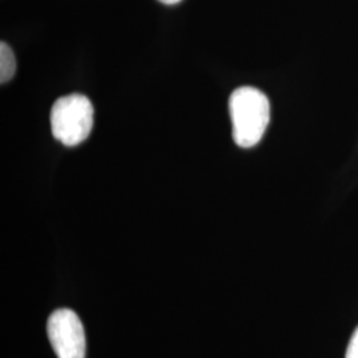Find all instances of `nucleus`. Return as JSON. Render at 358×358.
<instances>
[{"mask_svg": "<svg viewBox=\"0 0 358 358\" xmlns=\"http://www.w3.org/2000/svg\"><path fill=\"white\" fill-rule=\"evenodd\" d=\"M229 108L235 143L243 149L255 146L269 124L271 108L267 96L252 87H242L232 92Z\"/></svg>", "mask_w": 358, "mask_h": 358, "instance_id": "1", "label": "nucleus"}, {"mask_svg": "<svg viewBox=\"0 0 358 358\" xmlns=\"http://www.w3.org/2000/svg\"><path fill=\"white\" fill-rule=\"evenodd\" d=\"M93 113V105L83 94L75 93L56 100L51 110L53 137L65 146L80 145L90 137Z\"/></svg>", "mask_w": 358, "mask_h": 358, "instance_id": "2", "label": "nucleus"}, {"mask_svg": "<svg viewBox=\"0 0 358 358\" xmlns=\"http://www.w3.org/2000/svg\"><path fill=\"white\" fill-rule=\"evenodd\" d=\"M47 332L57 358H85V332L73 310H55L47 322Z\"/></svg>", "mask_w": 358, "mask_h": 358, "instance_id": "3", "label": "nucleus"}, {"mask_svg": "<svg viewBox=\"0 0 358 358\" xmlns=\"http://www.w3.org/2000/svg\"><path fill=\"white\" fill-rule=\"evenodd\" d=\"M16 72V59L13 50L4 41L0 43V83L10 81Z\"/></svg>", "mask_w": 358, "mask_h": 358, "instance_id": "4", "label": "nucleus"}, {"mask_svg": "<svg viewBox=\"0 0 358 358\" xmlns=\"http://www.w3.org/2000/svg\"><path fill=\"white\" fill-rule=\"evenodd\" d=\"M345 358H358V327L355 333L352 334V338H350L349 345L346 349Z\"/></svg>", "mask_w": 358, "mask_h": 358, "instance_id": "5", "label": "nucleus"}, {"mask_svg": "<svg viewBox=\"0 0 358 358\" xmlns=\"http://www.w3.org/2000/svg\"><path fill=\"white\" fill-rule=\"evenodd\" d=\"M161 3H164V4H169V6H171V4H177L179 1H182V0H159Z\"/></svg>", "mask_w": 358, "mask_h": 358, "instance_id": "6", "label": "nucleus"}]
</instances>
